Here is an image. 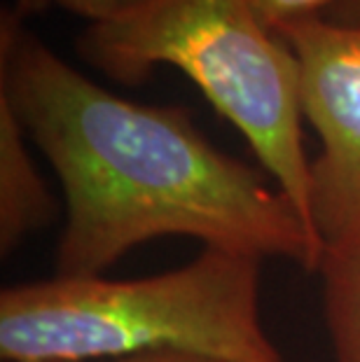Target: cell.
<instances>
[{"label": "cell", "mask_w": 360, "mask_h": 362, "mask_svg": "<svg viewBox=\"0 0 360 362\" xmlns=\"http://www.w3.org/2000/svg\"><path fill=\"white\" fill-rule=\"evenodd\" d=\"M145 3L148 0H33L30 14H37L47 7H61L66 12L89 19L91 24H101V21H112L124 17V14H132Z\"/></svg>", "instance_id": "cell-8"}, {"label": "cell", "mask_w": 360, "mask_h": 362, "mask_svg": "<svg viewBox=\"0 0 360 362\" xmlns=\"http://www.w3.org/2000/svg\"><path fill=\"white\" fill-rule=\"evenodd\" d=\"M318 274L335 362H360V236L327 248Z\"/></svg>", "instance_id": "cell-6"}, {"label": "cell", "mask_w": 360, "mask_h": 362, "mask_svg": "<svg viewBox=\"0 0 360 362\" xmlns=\"http://www.w3.org/2000/svg\"><path fill=\"white\" fill-rule=\"evenodd\" d=\"M80 59L127 87L173 66L248 141L260 164L311 225V161L302 145L300 61L257 21L250 0H148L120 19L89 24ZM318 238V236H316Z\"/></svg>", "instance_id": "cell-3"}, {"label": "cell", "mask_w": 360, "mask_h": 362, "mask_svg": "<svg viewBox=\"0 0 360 362\" xmlns=\"http://www.w3.org/2000/svg\"><path fill=\"white\" fill-rule=\"evenodd\" d=\"M274 33L300 61L302 115L320 141L311 225L325 252L360 236V26L316 17Z\"/></svg>", "instance_id": "cell-4"}, {"label": "cell", "mask_w": 360, "mask_h": 362, "mask_svg": "<svg viewBox=\"0 0 360 362\" xmlns=\"http://www.w3.org/2000/svg\"><path fill=\"white\" fill-rule=\"evenodd\" d=\"M54 215L57 202L28 155L26 129L0 94V252H12Z\"/></svg>", "instance_id": "cell-5"}, {"label": "cell", "mask_w": 360, "mask_h": 362, "mask_svg": "<svg viewBox=\"0 0 360 362\" xmlns=\"http://www.w3.org/2000/svg\"><path fill=\"white\" fill-rule=\"evenodd\" d=\"M0 94L64 187L57 276H103L159 236L318 272L323 245L279 185L218 150L185 107L132 103L87 80L10 7L0 12Z\"/></svg>", "instance_id": "cell-1"}, {"label": "cell", "mask_w": 360, "mask_h": 362, "mask_svg": "<svg viewBox=\"0 0 360 362\" xmlns=\"http://www.w3.org/2000/svg\"><path fill=\"white\" fill-rule=\"evenodd\" d=\"M323 19L342 26H360V0H339Z\"/></svg>", "instance_id": "cell-10"}, {"label": "cell", "mask_w": 360, "mask_h": 362, "mask_svg": "<svg viewBox=\"0 0 360 362\" xmlns=\"http://www.w3.org/2000/svg\"><path fill=\"white\" fill-rule=\"evenodd\" d=\"M339 0H250L257 21L267 30H277L295 21L325 17Z\"/></svg>", "instance_id": "cell-7"}, {"label": "cell", "mask_w": 360, "mask_h": 362, "mask_svg": "<svg viewBox=\"0 0 360 362\" xmlns=\"http://www.w3.org/2000/svg\"><path fill=\"white\" fill-rule=\"evenodd\" d=\"M260 257L204 248L134 281L57 276L5 288V362H66L180 351L222 362H286L260 318Z\"/></svg>", "instance_id": "cell-2"}, {"label": "cell", "mask_w": 360, "mask_h": 362, "mask_svg": "<svg viewBox=\"0 0 360 362\" xmlns=\"http://www.w3.org/2000/svg\"><path fill=\"white\" fill-rule=\"evenodd\" d=\"M66 362H222L194 353H180V351H155V353H134V356H120V358H98V360H66Z\"/></svg>", "instance_id": "cell-9"}, {"label": "cell", "mask_w": 360, "mask_h": 362, "mask_svg": "<svg viewBox=\"0 0 360 362\" xmlns=\"http://www.w3.org/2000/svg\"><path fill=\"white\" fill-rule=\"evenodd\" d=\"M30 7H33V0H14L10 5V10L17 14L21 21H26L30 17Z\"/></svg>", "instance_id": "cell-11"}]
</instances>
